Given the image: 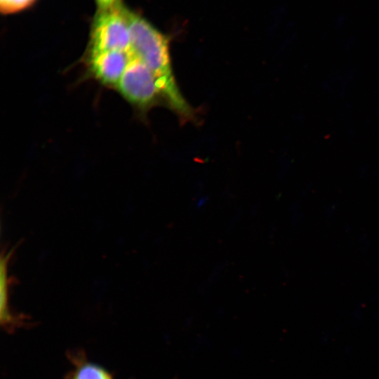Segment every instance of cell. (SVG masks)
Instances as JSON below:
<instances>
[{"label":"cell","mask_w":379,"mask_h":379,"mask_svg":"<svg viewBox=\"0 0 379 379\" xmlns=\"http://www.w3.org/2000/svg\"><path fill=\"white\" fill-rule=\"evenodd\" d=\"M131 34V51L144 62L157 79L166 104L181 121H194V109L180 93L171 62L167 36L149 21L126 7Z\"/></svg>","instance_id":"1"},{"label":"cell","mask_w":379,"mask_h":379,"mask_svg":"<svg viewBox=\"0 0 379 379\" xmlns=\"http://www.w3.org/2000/svg\"><path fill=\"white\" fill-rule=\"evenodd\" d=\"M110 51H131L126 6L122 2L109 8L97 10L84 58Z\"/></svg>","instance_id":"2"},{"label":"cell","mask_w":379,"mask_h":379,"mask_svg":"<svg viewBox=\"0 0 379 379\" xmlns=\"http://www.w3.org/2000/svg\"><path fill=\"white\" fill-rule=\"evenodd\" d=\"M116 90L142 114L160 103L166 104L157 79L131 51L130 60Z\"/></svg>","instance_id":"3"},{"label":"cell","mask_w":379,"mask_h":379,"mask_svg":"<svg viewBox=\"0 0 379 379\" xmlns=\"http://www.w3.org/2000/svg\"><path fill=\"white\" fill-rule=\"evenodd\" d=\"M131 58V51H110L84 58L88 76L102 86L116 89Z\"/></svg>","instance_id":"4"},{"label":"cell","mask_w":379,"mask_h":379,"mask_svg":"<svg viewBox=\"0 0 379 379\" xmlns=\"http://www.w3.org/2000/svg\"><path fill=\"white\" fill-rule=\"evenodd\" d=\"M15 248L2 253L0 261V324L6 331L12 333L26 323L24 317L15 315L8 304V265Z\"/></svg>","instance_id":"5"},{"label":"cell","mask_w":379,"mask_h":379,"mask_svg":"<svg viewBox=\"0 0 379 379\" xmlns=\"http://www.w3.org/2000/svg\"><path fill=\"white\" fill-rule=\"evenodd\" d=\"M72 368L66 379H114L102 366L89 361L82 351L68 352Z\"/></svg>","instance_id":"6"},{"label":"cell","mask_w":379,"mask_h":379,"mask_svg":"<svg viewBox=\"0 0 379 379\" xmlns=\"http://www.w3.org/2000/svg\"><path fill=\"white\" fill-rule=\"evenodd\" d=\"M36 0H0L1 11L4 14H13L31 6Z\"/></svg>","instance_id":"7"},{"label":"cell","mask_w":379,"mask_h":379,"mask_svg":"<svg viewBox=\"0 0 379 379\" xmlns=\"http://www.w3.org/2000/svg\"><path fill=\"white\" fill-rule=\"evenodd\" d=\"M95 1L98 9H106L118 4L121 0H95Z\"/></svg>","instance_id":"8"}]
</instances>
